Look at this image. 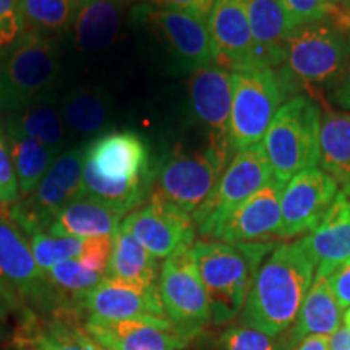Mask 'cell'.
Returning a JSON list of instances; mask_svg holds the SVG:
<instances>
[{"label": "cell", "instance_id": "cell-14", "mask_svg": "<svg viewBox=\"0 0 350 350\" xmlns=\"http://www.w3.org/2000/svg\"><path fill=\"white\" fill-rule=\"evenodd\" d=\"M339 185L323 169L310 167L286 183L281 198L279 239H294L312 232L329 211Z\"/></svg>", "mask_w": 350, "mask_h": 350}, {"label": "cell", "instance_id": "cell-4", "mask_svg": "<svg viewBox=\"0 0 350 350\" xmlns=\"http://www.w3.org/2000/svg\"><path fill=\"white\" fill-rule=\"evenodd\" d=\"M281 77L292 96L336 90L350 75V36L326 20L299 25L284 44Z\"/></svg>", "mask_w": 350, "mask_h": 350}, {"label": "cell", "instance_id": "cell-43", "mask_svg": "<svg viewBox=\"0 0 350 350\" xmlns=\"http://www.w3.org/2000/svg\"><path fill=\"white\" fill-rule=\"evenodd\" d=\"M329 350H350V327L342 325L329 336Z\"/></svg>", "mask_w": 350, "mask_h": 350}, {"label": "cell", "instance_id": "cell-23", "mask_svg": "<svg viewBox=\"0 0 350 350\" xmlns=\"http://www.w3.org/2000/svg\"><path fill=\"white\" fill-rule=\"evenodd\" d=\"M248 20L260 68H279L284 60V44L294 26L279 0H247Z\"/></svg>", "mask_w": 350, "mask_h": 350}, {"label": "cell", "instance_id": "cell-2", "mask_svg": "<svg viewBox=\"0 0 350 350\" xmlns=\"http://www.w3.org/2000/svg\"><path fill=\"white\" fill-rule=\"evenodd\" d=\"M314 281V262L299 242L278 245L253 279L240 323L269 336L291 329Z\"/></svg>", "mask_w": 350, "mask_h": 350}, {"label": "cell", "instance_id": "cell-1", "mask_svg": "<svg viewBox=\"0 0 350 350\" xmlns=\"http://www.w3.org/2000/svg\"><path fill=\"white\" fill-rule=\"evenodd\" d=\"M152 165L146 143L133 131H112L86 143L78 198H91L126 216L150 198Z\"/></svg>", "mask_w": 350, "mask_h": 350}, {"label": "cell", "instance_id": "cell-41", "mask_svg": "<svg viewBox=\"0 0 350 350\" xmlns=\"http://www.w3.org/2000/svg\"><path fill=\"white\" fill-rule=\"evenodd\" d=\"M327 284L334 295V299L338 300L340 308L349 310L350 308V262L338 268L336 271L327 275Z\"/></svg>", "mask_w": 350, "mask_h": 350}, {"label": "cell", "instance_id": "cell-24", "mask_svg": "<svg viewBox=\"0 0 350 350\" xmlns=\"http://www.w3.org/2000/svg\"><path fill=\"white\" fill-rule=\"evenodd\" d=\"M342 308L332 295L327 278H314L294 325L287 331V339L284 340L286 350L295 349L301 340L312 336L329 338L342 326Z\"/></svg>", "mask_w": 350, "mask_h": 350}, {"label": "cell", "instance_id": "cell-15", "mask_svg": "<svg viewBox=\"0 0 350 350\" xmlns=\"http://www.w3.org/2000/svg\"><path fill=\"white\" fill-rule=\"evenodd\" d=\"M208 29L214 64L230 73L260 68L255 59L247 0H216Z\"/></svg>", "mask_w": 350, "mask_h": 350}, {"label": "cell", "instance_id": "cell-28", "mask_svg": "<svg viewBox=\"0 0 350 350\" xmlns=\"http://www.w3.org/2000/svg\"><path fill=\"white\" fill-rule=\"evenodd\" d=\"M5 130L16 131L25 137L36 139L44 146L55 151L57 154L65 151L64 146L67 129H65L62 113H60L59 100L51 96V93L34 100L33 104L21 111L10 113Z\"/></svg>", "mask_w": 350, "mask_h": 350}, {"label": "cell", "instance_id": "cell-7", "mask_svg": "<svg viewBox=\"0 0 350 350\" xmlns=\"http://www.w3.org/2000/svg\"><path fill=\"white\" fill-rule=\"evenodd\" d=\"M59 67L57 39L26 31L0 55V111L10 116L49 94Z\"/></svg>", "mask_w": 350, "mask_h": 350}, {"label": "cell", "instance_id": "cell-48", "mask_svg": "<svg viewBox=\"0 0 350 350\" xmlns=\"http://www.w3.org/2000/svg\"><path fill=\"white\" fill-rule=\"evenodd\" d=\"M342 325L350 327V308L345 310L344 314H342Z\"/></svg>", "mask_w": 350, "mask_h": 350}, {"label": "cell", "instance_id": "cell-32", "mask_svg": "<svg viewBox=\"0 0 350 350\" xmlns=\"http://www.w3.org/2000/svg\"><path fill=\"white\" fill-rule=\"evenodd\" d=\"M47 281L52 287L60 288L65 294H70L73 299L80 301L86 294H90L104 275L83 266L78 258L59 262L51 271H47Z\"/></svg>", "mask_w": 350, "mask_h": 350}, {"label": "cell", "instance_id": "cell-9", "mask_svg": "<svg viewBox=\"0 0 350 350\" xmlns=\"http://www.w3.org/2000/svg\"><path fill=\"white\" fill-rule=\"evenodd\" d=\"M86 143L60 152L31 193L18 198L7 209L5 214L13 224L29 235L46 234L57 214L78 198Z\"/></svg>", "mask_w": 350, "mask_h": 350}, {"label": "cell", "instance_id": "cell-27", "mask_svg": "<svg viewBox=\"0 0 350 350\" xmlns=\"http://www.w3.org/2000/svg\"><path fill=\"white\" fill-rule=\"evenodd\" d=\"M60 113L70 133L80 138H98L109 124L111 99L99 88L73 86L59 100Z\"/></svg>", "mask_w": 350, "mask_h": 350}, {"label": "cell", "instance_id": "cell-12", "mask_svg": "<svg viewBox=\"0 0 350 350\" xmlns=\"http://www.w3.org/2000/svg\"><path fill=\"white\" fill-rule=\"evenodd\" d=\"M157 292L165 317L188 338H195L213 321L206 291L190 250L164 260L157 279Z\"/></svg>", "mask_w": 350, "mask_h": 350}, {"label": "cell", "instance_id": "cell-30", "mask_svg": "<svg viewBox=\"0 0 350 350\" xmlns=\"http://www.w3.org/2000/svg\"><path fill=\"white\" fill-rule=\"evenodd\" d=\"M5 138L10 148L13 167H15L20 198H23L38 187V183L41 182L59 154L36 139L25 137L16 131L5 130Z\"/></svg>", "mask_w": 350, "mask_h": 350}, {"label": "cell", "instance_id": "cell-26", "mask_svg": "<svg viewBox=\"0 0 350 350\" xmlns=\"http://www.w3.org/2000/svg\"><path fill=\"white\" fill-rule=\"evenodd\" d=\"M159 262L129 230L119 227L112 239V253L104 278L142 288H156Z\"/></svg>", "mask_w": 350, "mask_h": 350}, {"label": "cell", "instance_id": "cell-31", "mask_svg": "<svg viewBox=\"0 0 350 350\" xmlns=\"http://www.w3.org/2000/svg\"><path fill=\"white\" fill-rule=\"evenodd\" d=\"M80 0H18L26 31L57 39L72 31Z\"/></svg>", "mask_w": 350, "mask_h": 350}, {"label": "cell", "instance_id": "cell-29", "mask_svg": "<svg viewBox=\"0 0 350 350\" xmlns=\"http://www.w3.org/2000/svg\"><path fill=\"white\" fill-rule=\"evenodd\" d=\"M319 164L338 185L350 180V113L326 107L319 129Z\"/></svg>", "mask_w": 350, "mask_h": 350}, {"label": "cell", "instance_id": "cell-21", "mask_svg": "<svg viewBox=\"0 0 350 350\" xmlns=\"http://www.w3.org/2000/svg\"><path fill=\"white\" fill-rule=\"evenodd\" d=\"M314 262V278H327L350 262V198L339 191L329 211L312 232L300 239Z\"/></svg>", "mask_w": 350, "mask_h": 350}, {"label": "cell", "instance_id": "cell-10", "mask_svg": "<svg viewBox=\"0 0 350 350\" xmlns=\"http://www.w3.org/2000/svg\"><path fill=\"white\" fill-rule=\"evenodd\" d=\"M131 21L150 33L167 51L170 59L187 72L214 64L208 21L193 13L138 3L131 8Z\"/></svg>", "mask_w": 350, "mask_h": 350}, {"label": "cell", "instance_id": "cell-8", "mask_svg": "<svg viewBox=\"0 0 350 350\" xmlns=\"http://www.w3.org/2000/svg\"><path fill=\"white\" fill-rule=\"evenodd\" d=\"M286 81L274 68H253L232 73L229 119L230 150L260 144L275 112L288 98Z\"/></svg>", "mask_w": 350, "mask_h": 350}, {"label": "cell", "instance_id": "cell-18", "mask_svg": "<svg viewBox=\"0 0 350 350\" xmlns=\"http://www.w3.org/2000/svg\"><path fill=\"white\" fill-rule=\"evenodd\" d=\"M188 100L195 120L208 130L209 142L229 144L232 73L216 64L191 72Z\"/></svg>", "mask_w": 350, "mask_h": 350}, {"label": "cell", "instance_id": "cell-49", "mask_svg": "<svg viewBox=\"0 0 350 350\" xmlns=\"http://www.w3.org/2000/svg\"><path fill=\"white\" fill-rule=\"evenodd\" d=\"M340 191H342L345 196H349V198H350V180L345 183V185L340 187Z\"/></svg>", "mask_w": 350, "mask_h": 350}, {"label": "cell", "instance_id": "cell-42", "mask_svg": "<svg viewBox=\"0 0 350 350\" xmlns=\"http://www.w3.org/2000/svg\"><path fill=\"white\" fill-rule=\"evenodd\" d=\"M331 100L336 106H339L340 109H344V111H347L350 113V75L345 78L342 85L332 91Z\"/></svg>", "mask_w": 350, "mask_h": 350}, {"label": "cell", "instance_id": "cell-5", "mask_svg": "<svg viewBox=\"0 0 350 350\" xmlns=\"http://www.w3.org/2000/svg\"><path fill=\"white\" fill-rule=\"evenodd\" d=\"M319 129L321 111L312 96L295 94L279 107L262 138L274 180L286 185L297 174L317 167Z\"/></svg>", "mask_w": 350, "mask_h": 350}, {"label": "cell", "instance_id": "cell-33", "mask_svg": "<svg viewBox=\"0 0 350 350\" xmlns=\"http://www.w3.org/2000/svg\"><path fill=\"white\" fill-rule=\"evenodd\" d=\"M85 240L73 237H54L49 234H33L29 237L33 256L41 271L47 273L59 262L80 256Z\"/></svg>", "mask_w": 350, "mask_h": 350}, {"label": "cell", "instance_id": "cell-19", "mask_svg": "<svg viewBox=\"0 0 350 350\" xmlns=\"http://www.w3.org/2000/svg\"><path fill=\"white\" fill-rule=\"evenodd\" d=\"M0 284L36 304L49 300L52 294V286L34 260L29 242L20 227L3 216H0Z\"/></svg>", "mask_w": 350, "mask_h": 350}, {"label": "cell", "instance_id": "cell-44", "mask_svg": "<svg viewBox=\"0 0 350 350\" xmlns=\"http://www.w3.org/2000/svg\"><path fill=\"white\" fill-rule=\"evenodd\" d=\"M294 350H329V338L325 336H312L297 345Z\"/></svg>", "mask_w": 350, "mask_h": 350}, {"label": "cell", "instance_id": "cell-11", "mask_svg": "<svg viewBox=\"0 0 350 350\" xmlns=\"http://www.w3.org/2000/svg\"><path fill=\"white\" fill-rule=\"evenodd\" d=\"M271 180H274V175L262 144L237 151L227 164L211 198L193 217L196 232L201 237L213 240L222 221Z\"/></svg>", "mask_w": 350, "mask_h": 350}, {"label": "cell", "instance_id": "cell-36", "mask_svg": "<svg viewBox=\"0 0 350 350\" xmlns=\"http://www.w3.org/2000/svg\"><path fill=\"white\" fill-rule=\"evenodd\" d=\"M18 198L20 190L10 148H8L7 138L0 131V211L7 213V208H10Z\"/></svg>", "mask_w": 350, "mask_h": 350}, {"label": "cell", "instance_id": "cell-16", "mask_svg": "<svg viewBox=\"0 0 350 350\" xmlns=\"http://www.w3.org/2000/svg\"><path fill=\"white\" fill-rule=\"evenodd\" d=\"M85 331L100 350H180L191 338L169 318H138L126 321L86 319Z\"/></svg>", "mask_w": 350, "mask_h": 350}, {"label": "cell", "instance_id": "cell-46", "mask_svg": "<svg viewBox=\"0 0 350 350\" xmlns=\"http://www.w3.org/2000/svg\"><path fill=\"white\" fill-rule=\"evenodd\" d=\"M18 7V0H0V15Z\"/></svg>", "mask_w": 350, "mask_h": 350}, {"label": "cell", "instance_id": "cell-37", "mask_svg": "<svg viewBox=\"0 0 350 350\" xmlns=\"http://www.w3.org/2000/svg\"><path fill=\"white\" fill-rule=\"evenodd\" d=\"M112 239L113 237H109V235H106V237L85 239L78 261L83 266H86L88 269L106 275L109 258H111L112 253Z\"/></svg>", "mask_w": 350, "mask_h": 350}, {"label": "cell", "instance_id": "cell-6", "mask_svg": "<svg viewBox=\"0 0 350 350\" xmlns=\"http://www.w3.org/2000/svg\"><path fill=\"white\" fill-rule=\"evenodd\" d=\"M229 144L213 143L195 151H172L152 167V190L188 216L206 204L230 163Z\"/></svg>", "mask_w": 350, "mask_h": 350}, {"label": "cell", "instance_id": "cell-38", "mask_svg": "<svg viewBox=\"0 0 350 350\" xmlns=\"http://www.w3.org/2000/svg\"><path fill=\"white\" fill-rule=\"evenodd\" d=\"M291 25L299 26L325 20L326 0H279Z\"/></svg>", "mask_w": 350, "mask_h": 350}, {"label": "cell", "instance_id": "cell-3", "mask_svg": "<svg viewBox=\"0 0 350 350\" xmlns=\"http://www.w3.org/2000/svg\"><path fill=\"white\" fill-rule=\"evenodd\" d=\"M273 248L268 242L200 240L193 243L190 255L206 291L214 325H224L242 313L256 271Z\"/></svg>", "mask_w": 350, "mask_h": 350}, {"label": "cell", "instance_id": "cell-45", "mask_svg": "<svg viewBox=\"0 0 350 350\" xmlns=\"http://www.w3.org/2000/svg\"><path fill=\"white\" fill-rule=\"evenodd\" d=\"M13 306V292L0 284V318H3Z\"/></svg>", "mask_w": 350, "mask_h": 350}, {"label": "cell", "instance_id": "cell-17", "mask_svg": "<svg viewBox=\"0 0 350 350\" xmlns=\"http://www.w3.org/2000/svg\"><path fill=\"white\" fill-rule=\"evenodd\" d=\"M282 183L271 180L227 216L213 240L227 243H256L279 237Z\"/></svg>", "mask_w": 350, "mask_h": 350}, {"label": "cell", "instance_id": "cell-47", "mask_svg": "<svg viewBox=\"0 0 350 350\" xmlns=\"http://www.w3.org/2000/svg\"><path fill=\"white\" fill-rule=\"evenodd\" d=\"M326 2L331 3V5H334V7L349 8L350 10V0H326Z\"/></svg>", "mask_w": 350, "mask_h": 350}, {"label": "cell", "instance_id": "cell-34", "mask_svg": "<svg viewBox=\"0 0 350 350\" xmlns=\"http://www.w3.org/2000/svg\"><path fill=\"white\" fill-rule=\"evenodd\" d=\"M36 350H100L85 329L67 321H52L39 332Z\"/></svg>", "mask_w": 350, "mask_h": 350}, {"label": "cell", "instance_id": "cell-39", "mask_svg": "<svg viewBox=\"0 0 350 350\" xmlns=\"http://www.w3.org/2000/svg\"><path fill=\"white\" fill-rule=\"evenodd\" d=\"M26 33L25 20L18 7L0 15V54L12 49Z\"/></svg>", "mask_w": 350, "mask_h": 350}, {"label": "cell", "instance_id": "cell-40", "mask_svg": "<svg viewBox=\"0 0 350 350\" xmlns=\"http://www.w3.org/2000/svg\"><path fill=\"white\" fill-rule=\"evenodd\" d=\"M214 2L216 0H146V3H151L154 7L193 13V15L206 21L209 20V15L213 12Z\"/></svg>", "mask_w": 350, "mask_h": 350}, {"label": "cell", "instance_id": "cell-35", "mask_svg": "<svg viewBox=\"0 0 350 350\" xmlns=\"http://www.w3.org/2000/svg\"><path fill=\"white\" fill-rule=\"evenodd\" d=\"M222 350H286L281 336H269L252 326H230L222 332Z\"/></svg>", "mask_w": 350, "mask_h": 350}, {"label": "cell", "instance_id": "cell-22", "mask_svg": "<svg viewBox=\"0 0 350 350\" xmlns=\"http://www.w3.org/2000/svg\"><path fill=\"white\" fill-rule=\"evenodd\" d=\"M130 0H80L72 41L77 51L98 54L119 36Z\"/></svg>", "mask_w": 350, "mask_h": 350}, {"label": "cell", "instance_id": "cell-20", "mask_svg": "<svg viewBox=\"0 0 350 350\" xmlns=\"http://www.w3.org/2000/svg\"><path fill=\"white\" fill-rule=\"evenodd\" d=\"M88 319L126 321L138 318H167L156 288H142L104 278L80 300Z\"/></svg>", "mask_w": 350, "mask_h": 350}, {"label": "cell", "instance_id": "cell-25", "mask_svg": "<svg viewBox=\"0 0 350 350\" xmlns=\"http://www.w3.org/2000/svg\"><path fill=\"white\" fill-rule=\"evenodd\" d=\"M120 216L113 209L91 198H77L68 203L51 222L46 234L54 237L93 239L113 237L120 227Z\"/></svg>", "mask_w": 350, "mask_h": 350}, {"label": "cell", "instance_id": "cell-13", "mask_svg": "<svg viewBox=\"0 0 350 350\" xmlns=\"http://www.w3.org/2000/svg\"><path fill=\"white\" fill-rule=\"evenodd\" d=\"M122 227L130 232L156 260H167L193 247L196 224L193 217L151 190L144 206L131 211Z\"/></svg>", "mask_w": 350, "mask_h": 350}]
</instances>
